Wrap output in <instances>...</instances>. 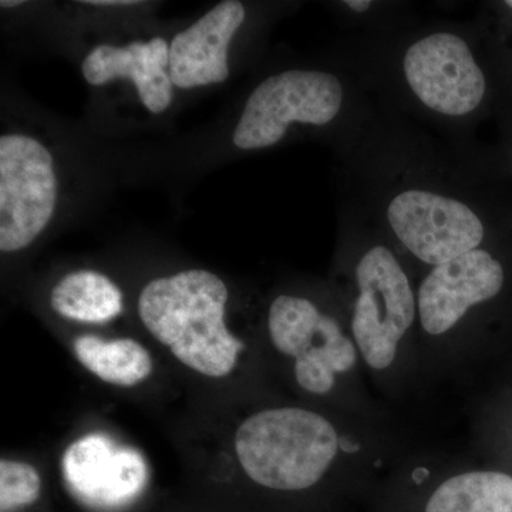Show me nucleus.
<instances>
[{"mask_svg": "<svg viewBox=\"0 0 512 512\" xmlns=\"http://www.w3.org/2000/svg\"><path fill=\"white\" fill-rule=\"evenodd\" d=\"M228 289L220 276L188 269L151 281L138 313L148 332L195 372L224 377L235 369L244 343L225 325Z\"/></svg>", "mask_w": 512, "mask_h": 512, "instance_id": "obj_1", "label": "nucleus"}, {"mask_svg": "<svg viewBox=\"0 0 512 512\" xmlns=\"http://www.w3.org/2000/svg\"><path fill=\"white\" fill-rule=\"evenodd\" d=\"M404 73L414 94L429 109L464 116L480 106L485 77L467 43L451 33H436L407 50Z\"/></svg>", "mask_w": 512, "mask_h": 512, "instance_id": "obj_7", "label": "nucleus"}, {"mask_svg": "<svg viewBox=\"0 0 512 512\" xmlns=\"http://www.w3.org/2000/svg\"><path fill=\"white\" fill-rule=\"evenodd\" d=\"M83 3L93 6H133L138 2H133V0H87Z\"/></svg>", "mask_w": 512, "mask_h": 512, "instance_id": "obj_17", "label": "nucleus"}, {"mask_svg": "<svg viewBox=\"0 0 512 512\" xmlns=\"http://www.w3.org/2000/svg\"><path fill=\"white\" fill-rule=\"evenodd\" d=\"M73 350L89 372L116 386H136L153 372L150 353L133 339L104 342L96 336H80L74 340Z\"/></svg>", "mask_w": 512, "mask_h": 512, "instance_id": "obj_15", "label": "nucleus"}, {"mask_svg": "<svg viewBox=\"0 0 512 512\" xmlns=\"http://www.w3.org/2000/svg\"><path fill=\"white\" fill-rule=\"evenodd\" d=\"M394 234L426 264L439 266L477 249L483 222L463 202L434 192L409 190L387 211Z\"/></svg>", "mask_w": 512, "mask_h": 512, "instance_id": "obj_6", "label": "nucleus"}, {"mask_svg": "<svg viewBox=\"0 0 512 512\" xmlns=\"http://www.w3.org/2000/svg\"><path fill=\"white\" fill-rule=\"evenodd\" d=\"M42 480L35 467L22 461H0V510L8 512L35 503Z\"/></svg>", "mask_w": 512, "mask_h": 512, "instance_id": "obj_16", "label": "nucleus"}, {"mask_svg": "<svg viewBox=\"0 0 512 512\" xmlns=\"http://www.w3.org/2000/svg\"><path fill=\"white\" fill-rule=\"evenodd\" d=\"M235 450L254 483L293 493L322 480L338 454L339 436L320 414L284 407L245 420L235 434Z\"/></svg>", "mask_w": 512, "mask_h": 512, "instance_id": "obj_2", "label": "nucleus"}, {"mask_svg": "<svg viewBox=\"0 0 512 512\" xmlns=\"http://www.w3.org/2000/svg\"><path fill=\"white\" fill-rule=\"evenodd\" d=\"M505 5H507L508 8L512 9V0H508V2H505Z\"/></svg>", "mask_w": 512, "mask_h": 512, "instance_id": "obj_20", "label": "nucleus"}, {"mask_svg": "<svg viewBox=\"0 0 512 512\" xmlns=\"http://www.w3.org/2000/svg\"><path fill=\"white\" fill-rule=\"evenodd\" d=\"M23 2H16V0H3V2H0V6L2 8H16V6L22 5Z\"/></svg>", "mask_w": 512, "mask_h": 512, "instance_id": "obj_19", "label": "nucleus"}, {"mask_svg": "<svg viewBox=\"0 0 512 512\" xmlns=\"http://www.w3.org/2000/svg\"><path fill=\"white\" fill-rule=\"evenodd\" d=\"M269 335L279 352L299 357L343 336L335 319L323 315L308 299L282 295L269 309Z\"/></svg>", "mask_w": 512, "mask_h": 512, "instance_id": "obj_12", "label": "nucleus"}, {"mask_svg": "<svg viewBox=\"0 0 512 512\" xmlns=\"http://www.w3.org/2000/svg\"><path fill=\"white\" fill-rule=\"evenodd\" d=\"M342 99V84L333 74L305 70L275 74L249 96L232 141L241 150L274 146L289 124L330 123L338 116Z\"/></svg>", "mask_w": 512, "mask_h": 512, "instance_id": "obj_3", "label": "nucleus"}, {"mask_svg": "<svg viewBox=\"0 0 512 512\" xmlns=\"http://www.w3.org/2000/svg\"><path fill=\"white\" fill-rule=\"evenodd\" d=\"M346 5L349 6L350 9L355 10V12H366L367 9L372 6V2L369 0H348Z\"/></svg>", "mask_w": 512, "mask_h": 512, "instance_id": "obj_18", "label": "nucleus"}, {"mask_svg": "<svg viewBox=\"0 0 512 512\" xmlns=\"http://www.w3.org/2000/svg\"><path fill=\"white\" fill-rule=\"evenodd\" d=\"M356 279L359 298L353 336L367 365L387 369L416 316L412 286L392 252L384 247L372 248L360 259Z\"/></svg>", "mask_w": 512, "mask_h": 512, "instance_id": "obj_5", "label": "nucleus"}, {"mask_svg": "<svg viewBox=\"0 0 512 512\" xmlns=\"http://www.w3.org/2000/svg\"><path fill=\"white\" fill-rule=\"evenodd\" d=\"M503 285V266L481 249L436 266L420 286L421 326L430 335H443L471 306L498 295Z\"/></svg>", "mask_w": 512, "mask_h": 512, "instance_id": "obj_9", "label": "nucleus"}, {"mask_svg": "<svg viewBox=\"0 0 512 512\" xmlns=\"http://www.w3.org/2000/svg\"><path fill=\"white\" fill-rule=\"evenodd\" d=\"M57 200L53 157L23 134L0 138V249L18 252L52 220Z\"/></svg>", "mask_w": 512, "mask_h": 512, "instance_id": "obj_4", "label": "nucleus"}, {"mask_svg": "<svg viewBox=\"0 0 512 512\" xmlns=\"http://www.w3.org/2000/svg\"><path fill=\"white\" fill-rule=\"evenodd\" d=\"M244 20V5L227 0L178 33L171 42L168 67L174 87L224 83L229 76V43Z\"/></svg>", "mask_w": 512, "mask_h": 512, "instance_id": "obj_10", "label": "nucleus"}, {"mask_svg": "<svg viewBox=\"0 0 512 512\" xmlns=\"http://www.w3.org/2000/svg\"><path fill=\"white\" fill-rule=\"evenodd\" d=\"M420 512H512V477L500 471H470L437 485Z\"/></svg>", "mask_w": 512, "mask_h": 512, "instance_id": "obj_13", "label": "nucleus"}, {"mask_svg": "<svg viewBox=\"0 0 512 512\" xmlns=\"http://www.w3.org/2000/svg\"><path fill=\"white\" fill-rule=\"evenodd\" d=\"M63 476L83 503L116 508L138 497L147 481V464L134 448L109 437L90 434L74 441L64 453Z\"/></svg>", "mask_w": 512, "mask_h": 512, "instance_id": "obj_8", "label": "nucleus"}, {"mask_svg": "<svg viewBox=\"0 0 512 512\" xmlns=\"http://www.w3.org/2000/svg\"><path fill=\"white\" fill-rule=\"evenodd\" d=\"M50 303L64 318L104 323L123 312V293L100 272L77 271L53 288Z\"/></svg>", "mask_w": 512, "mask_h": 512, "instance_id": "obj_14", "label": "nucleus"}, {"mask_svg": "<svg viewBox=\"0 0 512 512\" xmlns=\"http://www.w3.org/2000/svg\"><path fill=\"white\" fill-rule=\"evenodd\" d=\"M170 46L161 37L148 42H133L128 46H97L84 59V79L101 86L116 79H128L136 86L141 103L153 114L168 109L173 101Z\"/></svg>", "mask_w": 512, "mask_h": 512, "instance_id": "obj_11", "label": "nucleus"}]
</instances>
